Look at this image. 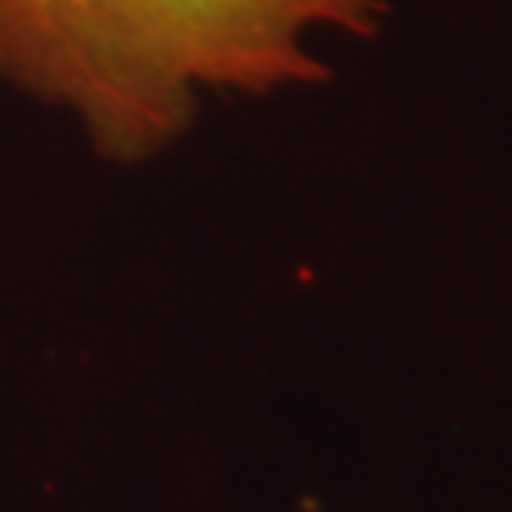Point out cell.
<instances>
[{
    "label": "cell",
    "instance_id": "cell-1",
    "mask_svg": "<svg viewBox=\"0 0 512 512\" xmlns=\"http://www.w3.org/2000/svg\"><path fill=\"white\" fill-rule=\"evenodd\" d=\"M380 0H0V80L74 110L104 160L180 137L197 90L270 94L330 77L303 37H373Z\"/></svg>",
    "mask_w": 512,
    "mask_h": 512
}]
</instances>
